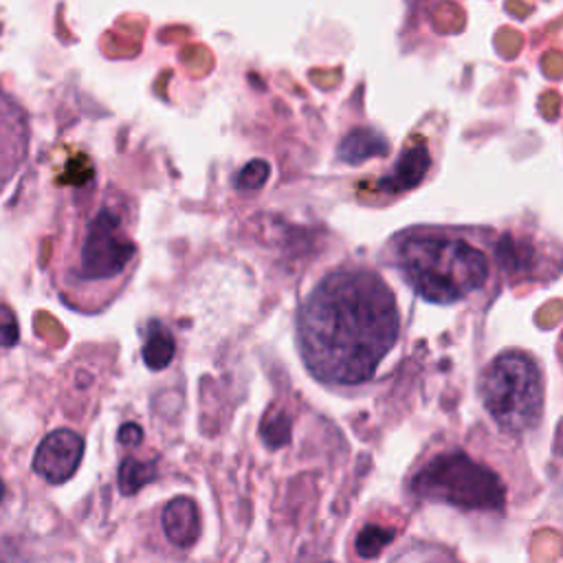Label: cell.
Wrapping results in <instances>:
<instances>
[{
    "label": "cell",
    "mask_w": 563,
    "mask_h": 563,
    "mask_svg": "<svg viewBox=\"0 0 563 563\" xmlns=\"http://www.w3.org/2000/svg\"><path fill=\"white\" fill-rule=\"evenodd\" d=\"M400 334V312L385 279L363 266L323 275L297 312V347L323 385L367 383Z\"/></svg>",
    "instance_id": "cell-1"
},
{
    "label": "cell",
    "mask_w": 563,
    "mask_h": 563,
    "mask_svg": "<svg viewBox=\"0 0 563 563\" xmlns=\"http://www.w3.org/2000/svg\"><path fill=\"white\" fill-rule=\"evenodd\" d=\"M134 224V202L114 187L75 205L51 260V282L68 308L99 312L125 288L139 262Z\"/></svg>",
    "instance_id": "cell-2"
},
{
    "label": "cell",
    "mask_w": 563,
    "mask_h": 563,
    "mask_svg": "<svg viewBox=\"0 0 563 563\" xmlns=\"http://www.w3.org/2000/svg\"><path fill=\"white\" fill-rule=\"evenodd\" d=\"M389 266L431 303H455L486 288L493 262L475 231L453 227H409L385 244Z\"/></svg>",
    "instance_id": "cell-3"
},
{
    "label": "cell",
    "mask_w": 563,
    "mask_h": 563,
    "mask_svg": "<svg viewBox=\"0 0 563 563\" xmlns=\"http://www.w3.org/2000/svg\"><path fill=\"white\" fill-rule=\"evenodd\" d=\"M477 391L486 413L506 433H523L543 416V372L528 352L497 354L482 372Z\"/></svg>",
    "instance_id": "cell-4"
},
{
    "label": "cell",
    "mask_w": 563,
    "mask_h": 563,
    "mask_svg": "<svg viewBox=\"0 0 563 563\" xmlns=\"http://www.w3.org/2000/svg\"><path fill=\"white\" fill-rule=\"evenodd\" d=\"M418 497L451 504L464 510H501L506 486L501 477L462 449L429 457L411 479Z\"/></svg>",
    "instance_id": "cell-5"
},
{
    "label": "cell",
    "mask_w": 563,
    "mask_h": 563,
    "mask_svg": "<svg viewBox=\"0 0 563 563\" xmlns=\"http://www.w3.org/2000/svg\"><path fill=\"white\" fill-rule=\"evenodd\" d=\"M29 152V117L22 103L0 90V194L22 167Z\"/></svg>",
    "instance_id": "cell-6"
},
{
    "label": "cell",
    "mask_w": 563,
    "mask_h": 563,
    "mask_svg": "<svg viewBox=\"0 0 563 563\" xmlns=\"http://www.w3.org/2000/svg\"><path fill=\"white\" fill-rule=\"evenodd\" d=\"M81 455V435L73 429H55L40 442L33 457V471L48 484H64L79 468Z\"/></svg>",
    "instance_id": "cell-7"
},
{
    "label": "cell",
    "mask_w": 563,
    "mask_h": 563,
    "mask_svg": "<svg viewBox=\"0 0 563 563\" xmlns=\"http://www.w3.org/2000/svg\"><path fill=\"white\" fill-rule=\"evenodd\" d=\"M429 165H431V156H429L427 145H422V143L411 145L398 156L394 167L378 180L376 187L385 194L409 191L422 183V178L429 172Z\"/></svg>",
    "instance_id": "cell-8"
},
{
    "label": "cell",
    "mask_w": 563,
    "mask_h": 563,
    "mask_svg": "<svg viewBox=\"0 0 563 563\" xmlns=\"http://www.w3.org/2000/svg\"><path fill=\"white\" fill-rule=\"evenodd\" d=\"M163 530L178 548H189L200 537V510L191 497H174L163 508Z\"/></svg>",
    "instance_id": "cell-9"
},
{
    "label": "cell",
    "mask_w": 563,
    "mask_h": 563,
    "mask_svg": "<svg viewBox=\"0 0 563 563\" xmlns=\"http://www.w3.org/2000/svg\"><path fill=\"white\" fill-rule=\"evenodd\" d=\"M387 150H389V145L378 132H374L369 128H356L341 141L339 156L345 163H363L369 156L387 154Z\"/></svg>",
    "instance_id": "cell-10"
},
{
    "label": "cell",
    "mask_w": 563,
    "mask_h": 563,
    "mask_svg": "<svg viewBox=\"0 0 563 563\" xmlns=\"http://www.w3.org/2000/svg\"><path fill=\"white\" fill-rule=\"evenodd\" d=\"M143 363L150 369H165L176 352V341L174 334L161 323V321H150L145 341H143Z\"/></svg>",
    "instance_id": "cell-11"
},
{
    "label": "cell",
    "mask_w": 563,
    "mask_h": 563,
    "mask_svg": "<svg viewBox=\"0 0 563 563\" xmlns=\"http://www.w3.org/2000/svg\"><path fill=\"white\" fill-rule=\"evenodd\" d=\"M156 477V462H143L134 455L123 457L119 464V490L123 495H134L139 493L145 484H150Z\"/></svg>",
    "instance_id": "cell-12"
},
{
    "label": "cell",
    "mask_w": 563,
    "mask_h": 563,
    "mask_svg": "<svg viewBox=\"0 0 563 563\" xmlns=\"http://www.w3.org/2000/svg\"><path fill=\"white\" fill-rule=\"evenodd\" d=\"M394 539V530L385 528V526H376V523H369L365 526L358 537H356V552L365 559L369 556H376L389 541Z\"/></svg>",
    "instance_id": "cell-13"
},
{
    "label": "cell",
    "mask_w": 563,
    "mask_h": 563,
    "mask_svg": "<svg viewBox=\"0 0 563 563\" xmlns=\"http://www.w3.org/2000/svg\"><path fill=\"white\" fill-rule=\"evenodd\" d=\"M268 165L264 161H251L238 176V185L242 189H260L266 183Z\"/></svg>",
    "instance_id": "cell-14"
},
{
    "label": "cell",
    "mask_w": 563,
    "mask_h": 563,
    "mask_svg": "<svg viewBox=\"0 0 563 563\" xmlns=\"http://www.w3.org/2000/svg\"><path fill=\"white\" fill-rule=\"evenodd\" d=\"M20 339V328L13 310L0 303V347H11Z\"/></svg>",
    "instance_id": "cell-15"
},
{
    "label": "cell",
    "mask_w": 563,
    "mask_h": 563,
    "mask_svg": "<svg viewBox=\"0 0 563 563\" xmlns=\"http://www.w3.org/2000/svg\"><path fill=\"white\" fill-rule=\"evenodd\" d=\"M141 438H143V431H141V427L134 424V422H128V424H123V427L119 429V442L125 444V446L139 444Z\"/></svg>",
    "instance_id": "cell-16"
},
{
    "label": "cell",
    "mask_w": 563,
    "mask_h": 563,
    "mask_svg": "<svg viewBox=\"0 0 563 563\" xmlns=\"http://www.w3.org/2000/svg\"><path fill=\"white\" fill-rule=\"evenodd\" d=\"M2 499H4V482L0 479V501H2Z\"/></svg>",
    "instance_id": "cell-17"
}]
</instances>
